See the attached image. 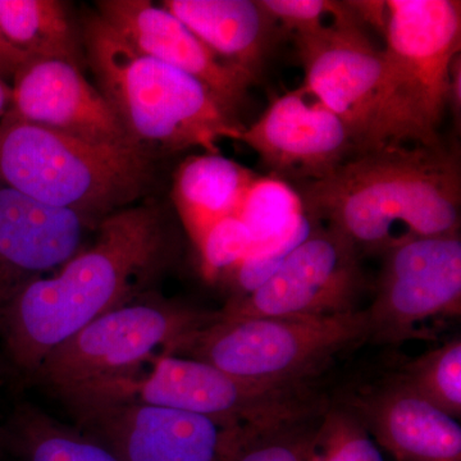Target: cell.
<instances>
[{
	"mask_svg": "<svg viewBox=\"0 0 461 461\" xmlns=\"http://www.w3.org/2000/svg\"><path fill=\"white\" fill-rule=\"evenodd\" d=\"M99 223L0 184V311L86 247Z\"/></svg>",
	"mask_w": 461,
	"mask_h": 461,
	"instance_id": "obj_15",
	"label": "cell"
},
{
	"mask_svg": "<svg viewBox=\"0 0 461 461\" xmlns=\"http://www.w3.org/2000/svg\"><path fill=\"white\" fill-rule=\"evenodd\" d=\"M0 450H3V427H0Z\"/></svg>",
	"mask_w": 461,
	"mask_h": 461,
	"instance_id": "obj_32",
	"label": "cell"
},
{
	"mask_svg": "<svg viewBox=\"0 0 461 461\" xmlns=\"http://www.w3.org/2000/svg\"><path fill=\"white\" fill-rule=\"evenodd\" d=\"M214 320L215 312L149 293L77 330L50 351L32 379L68 402L133 377L157 355L176 354Z\"/></svg>",
	"mask_w": 461,
	"mask_h": 461,
	"instance_id": "obj_6",
	"label": "cell"
},
{
	"mask_svg": "<svg viewBox=\"0 0 461 461\" xmlns=\"http://www.w3.org/2000/svg\"><path fill=\"white\" fill-rule=\"evenodd\" d=\"M259 178L221 153L187 157L173 176L172 202L193 244L217 221L240 215Z\"/></svg>",
	"mask_w": 461,
	"mask_h": 461,
	"instance_id": "obj_19",
	"label": "cell"
},
{
	"mask_svg": "<svg viewBox=\"0 0 461 461\" xmlns=\"http://www.w3.org/2000/svg\"><path fill=\"white\" fill-rule=\"evenodd\" d=\"M260 3L284 32L293 35L323 26L324 20L335 16L342 7V2L329 0H260Z\"/></svg>",
	"mask_w": 461,
	"mask_h": 461,
	"instance_id": "obj_28",
	"label": "cell"
},
{
	"mask_svg": "<svg viewBox=\"0 0 461 461\" xmlns=\"http://www.w3.org/2000/svg\"><path fill=\"white\" fill-rule=\"evenodd\" d=\"M324 411L259 432L245 433L227 461H311Z\"/></svg>",
	"mask_w": 461,
	"mask_h": 461,
	"instance_id": "obj_24",
	"label": "cell"
},
{
	"mask_svg": "<svg viewBox=\"0 0 461 461\" xmlns=\"http://www.w3.org/2000/svg\"><path fill=\"white\" fill-rule=\"evenodd\" d=\"M293 36L304 68L303 87L348 126L360 153L381 81L382 51L348 2L330 23Z\"/></svg>",
	"mask_w": 461,
	"mask_h": 461,
	"instance_id": "obj_12",
	"label": "cell"
},
{
	"mask_svg": "<svg viewBox=\"0 0 461 461\" xmlns=\"http://www.w3.org/2000/svg\"><path fill=\"white\" fill-rule=\"evenodd\" d=\"M12 105V86L0 74V121L7 115Z\"/></svg>",
	"mask_w": 461,
	"mask_h": 461,
	"instance_id": "obj_31",
	"label": "cell"
},
{
	"mask_svg": "<svg viewBox=\"0 0 461 461\" xmlns=\"http://www.w3.org/2000/svg\"><path fill=\"white\" fill-rule=\"evenodd\" d=\"M124 399L203 415L226 429L259 432L326 411L330 397L321 384H259L211 364L159 354L138 375L77 397L75 405Z\"/></svg>",
	"mask_w": 461,
	"mask_h": 461,
	"instance_id": "obj_8",
	"label": "cell"
},
{
	"mask_svg": "<svg viewBox=\"0 0 461 461\" xmlns=\"http://www.w3.org/2000/svg\"><path fill=\"white\" fill-rule=\"evenodd\" d=\"M0 32L27 58L65 60L83 68L81 32L65 2L0 0Z\"/></svg>",
	"mask_w": 461,
	"mask_h": 461,
	"instance_id": "obj_20",
	"label": "cell"
},
{
	"mask_svg": "<svg viewBox=\"0 0 461 461\" xmlns=\"http://www.w3.org/2000/svg\"><path fill=\"white\" fill-rule=\"evenodd\" d=\"M366 312L372 344L435 339L461 314L460 233L409 240L384 253Z\"/></svg>",
	"mask_w": 461,
	"mask_h": 461,
	"instance_id": "obj_9",
	"label": "cell"
},
{
	"mask_svg": "<svg viewBox=\"0 0 461 461\" xmlns=\"http://www.w3.org/2000/svg\"><path fill=\"white\" fill-rule=\"evenodd\" d=\"M156 180L157 159L139 149L93 144L9 113L0 121V184L41 204L102 222Z\"/></svg>",
	"mask_w": 461,
	"mask_h": 461,
	"instance_id": "obj_5",
	"label": "cell"
},
{
	"mask_svg": "<svg viewBox=\"0 0 461 461\" xmlns=\"http://www.w3.org/2000/svg\"><path fill=\"white\" fill-rule=\"evenodd\" d=\"M360 259L344 236L318 222L268 280L247 296L229 300L215 320L354 313L366 286Z\"/></svg>",
	"mask_w": 461,
	"mask_h": 461,
	"instance_id": "obj_10",
	"label": "cell"
},
{
	"mask_svg": "<svg viewBox=\"0 0 461 461\" xmlns=\"http://www.w3.org/2000/svg\"><path fill=\"white\" fill-rule=\"evenodd\" d=\"M317 223V221L303 211L280 232L254 242L247 257L224 281L232 291L229 300L247 296L268 280L288 254L312 232Z\"/></svg>",
	"mask_w": 461,
	"mask_h": 461,
	"instance_id": "obj_23",
	"label": "cell"
},
{
	"mask_svg": "<svg viewBox=\"0 0 461 461\" xmlns=\"http://www.w3.org/2000/svg\"><path fill=\"white\" fill-rule=\"evenodd\" d=\"M303 208L293 187L275 178H259L249 191L240 217L253 233L254 242L280 232Z\"/></svg>",
	"mask_w": 461,
	"mask_h": 461,
	"instance_id": "obj_27",
	"label": "cell"
},
{
	"mask_svg": "<svg viewBox=\"0 0 461 461\" xmlns=\"http://www.w3.org/2000/svg\"><path fill=\"white\" fill-rule=\"evenodd\" d=\"M205 280L226 281L254 245L253 233L240 215L212 224L195 242Z\"/></svg>",
	"mask_w": 461,
	"mask_h": 461,
	"instance_id": "obj_26",
	"label": "cell"
},
{
	"mask_svg": "<svg viewBox=\"0 0 461 461\" xmlns=\"http://www.w3.org/2000/svg\"><path fill=\"white\" fill-rule=\"evenodd\" d=\"M382 75L362 151L438 147L450 72L461 50V3L387 0Z\"/></svg>",
	"mask_w": 461,
	"mask_h": 461,
	"instance_id": "obj_4",
	"label": "cell"
},
{
	"mask_svg": "<svg viewBox=\"0 0 461 461\" xmlns=\"http://www.w3.org/2000/svg\"><path fill=\"white\" fill-rule=\"evenodd\" d=\"M29 59L25 54L21 53L20 50H14L11 44L5 38H3L2 32H0V74L5 80L14 78V74L20 66Z\"/></svg>",
	"mask_w": 461,
	"mask_h": 461,
	"instance_id": "obj_29",
	"label": "cell"
},
{
	"mask_svg": "<svg viewBox=\"0 0 461 461\" xmlns=\"http://www.w3.org/2000/svg\"><path fill=\"white\" fill-rule=\"evenodd\" d=\"M160 5L215 56L256 78L285 32L260 0H165Z\"/></svg>",
	"mask_w": 461,
	"mask_h": 461,
	"instance_id": "obj_18",
	"label": "cell"
},
{
	"mask_svg": "<svg viewBox=\"0 0 461 461\" xmlns=\"http://www.w3.org/2000/svg\"><path fill=\"white\" fill-rule=\"evenodd\" d=\"M366 309L323 318L214 320L176 354L259 384H320L339 357L366 344Z\"/></svg>",
	"mask_w": 461,
	"mask_h": 461,
	"instance_id": "obj_7",
	"label": "cell"
},
{
	"mask_svg": "<svg viewBox=\"0 0 461 461\" xmlns=\"http://www.w3.org/2000/svg\"><path fill=\"white\" fill-rule=\"evenodd\" d=\"M448 108L453 109L455 120L460 121L461 112V57H457L451 66L450 90H448Z\"/></svg>",
	"mask_w": 461,
	"mask_h": 461,
	"instance_id": "obj_30",
	"label": "cell"
},
{
	"mask_svg": "<svg viewBox=\"0 0 461 461\" xmlns=\"http://www.w3.org/2000/svg\"><path fill=\"white\" fill-rule=\"evenodd\" d=\"M3 448L17 461H120L84 430L26 403L18 406L3 429Z\"/></svg>",
	"mask_w": 461,
	"mask_h": 461,
	"instance_id": "obj_21",
	"label": "cell"
},
{
	"mask_svg": "<svg viewBox=\"0 0 461 461\" xmlns=\"http://www.w3.org/2000/svg\"><path fill=\"white\" fill-rule=\"evenodd\" d=\"M418 395L448 417H461V339L446 341L414 359L391 366Z\"/></svg>",
	"mask_w": 461,
	"mask_h": 461,
	"instance_id": "obj_22",
	"label": "cell"
},
{
	"mask_svg": "<svg viewBox=\"0 0 461 461\" xmlns=\"http://www.w3.org/2000/svg\"><path fill=\"white\" fill-rule=\"evenodd\" d=\"M330 399L353 412L396 461H461L459 420L418 395L391 366Z\"/></svg>",
	"mask_w": 461,
	"mask_h": 461,
	"instance_id": "obj_14",
	"label": "cell"
},
{
	"mask_svg": "<svg viewBox=\"0 0 461 461\" xmlns=\"http://www.w3.org/2000/svg\"><path fill=\"white\" fill-rule=\"evenodd\" d=\"M76 427L120 461H227L244 430L226 429L193 412L133 400L71 406Z\"/></svg>",
	"mask_w": 461,
	"mask_h": 461,
	"instance_id": "obj_11",
	"label": "cell"
},
{
	"mask_svg": "<svg viewBox=\"0 0 461 461\" xmlns=\"http://www.w3.org/2000/svg\"><path fill=\"white\" fill-rule=\"evenodd\" d=\"M236 141L285 184L320 180L357 153L348 126L303 86L273 100Z\"/></svg>",
	"mask_w": 461,
	"mask_h": 461,
	"instance_id": "obj_13",
	"label": "cell"
},
{
	"mask_svg": "<svg viewBox=\"0 0 461 461\" xmlns=\"http://www.w3.org/2000/svg\"><path fill=\"white\" fill-rule=\"evenodd\" d=\"M311 461H384L378 445L353 412L333 402L321 417Z\"/></svg>",
	"mask_w": 461,
	"mask_h": 461,
	"instance_id": "obj_25",
	"label": "cell"
},
{
	"mask_svg": "<svg viewBox=\"0 0 461 461\" xmlns=\"http://www.w3.org/2000/svg\"><path fill=\"white\" fill-rule=\"evenodd\" d=\"M11 86L8 113L18 120L93 144L135 148L80 67L29 58L17 69Z\"/></svg>",
	"mask_w": 461,
	"mask_h": 461,
	"instance_id": "obj_16",
	"label": "cell"
},
{
	"mask_svg": "<svg viewBox=\"0 0 461 461\" xmlns=\"http://www.w3.org/2000/svg\"><path fill=\"white\" fill-rule=\"evenodd\" d=\"M89 66L132 147L154 159L200 148L220 153L244 124L204 84L180 69L133 50L100 18L80 27Z\"/></svg>",
	"mask_w": 461,
	"mask_h": 461,
	"instance_id": "obj_3",
	"label": "cell"
},
{
	"mask_svg": "<svg viewBox=\"0 0 461 461\" xmlns=\"http://www.w3.org/2000/svg\"><path fill=\"white\" fill-rule=\"evenodd\" d=\"M96 9L133 50L193 76L238 115L257 78L215 56L162 5L149 0H99Z\"/></svg>",
	"mask_w": 461,
	"mask_h": 461,
	"instance_id": "obj_17",
	"label": "cell"
},
{
	"mask_svg": "<svg viewBox=\"0 0 461 461\" xmlns=\"http://www.w3.org/2000/svg\"><path fill=\"white\" fill-rule=\"evenodd\" d=\"M180 251L177 229L162 205L142 203L108 215L86 247L0 311L9 363L32 378L50 351L90 321L153 293Z\"/></svg>",
	"mask_w": 461,
	"mask_h": 461,
	"instance_id": "obj_1",
	"label": "cell"
},
{
	"mask_svg": "<svg viewBox=\"0 0 461 461\" xmlns=\"http://www.w3.org/2000/svg\"><path fill=\"white\" fill-rule=\"evenodd\" d=\"M294 191L309 217L324 221L362 257L409 240L460 233V153L446 142L360 151Z\"/></svg>",
	"mask_w": 461,
	"mask_h": 461,
	"instance_id": "obj_2",
	"label": "cell"
}]
</instances>
